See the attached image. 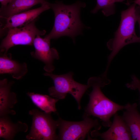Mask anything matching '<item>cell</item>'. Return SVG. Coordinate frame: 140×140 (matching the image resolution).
Returning <instances> with one entry per match:
<instances>
[{"label":"cell","instance_id":"6da1fadb","mask_svg":"<svg viewBox=\"0 0 140 140\" xmlns=\"http://www.w3.org/2000/svg\"><path fill=\"white\" fill-rule=\"evenodd\" d=\"M48 4L53 11L54 21L51 31L45 38L50 40L67 36L74 41L75 37L82 34L85 27L80 18V10L85 7V3L77 1L72 4L66 5L62 1H57L54 3L48 2Z\"/></svg>","mask_w":140,"mask_h":140},{"label":"cell","instance_id":"7a4b0ae2","mask_svg":"<svg viewBox=\"0 0 140 140\" xmlns=\"http://www.w3.org/2000/svg\"><path fill=\"white\" fill-rule=\"evenodd\" d=\"M109 83L106 77L102 76L92 77L88 79L87 84L92 88V90L89 94V101L84 114L99 118L102 121V125L106 127L111 126V117L117 111L124 108V106L111 101L102 92L101 88Z\"/></svg>","mask_w":140,"mask_h":140},{"label":"cell","instance_id":"3957f363","mask_svg":"<svg viewBox=\"0 0 140 140\" xmlns=\"http://www.w3.org/2000/svg\"><path fill=\"white\" fill-rule=\"evenodd\" d=\"M133 3L127 9L121 12L120 23L115 33L114 38L107 43V47L111 52L108 57L106 71L113 59L124 46L130 44L140 42V37L136 35L135 29L139 7Z\"/></svg>","mask_w":140,"mask_h":140},{"label":"cell","instance_id":"277c9868","mask_svg":"<svg viewBox=\"0 0 140 140\" xmlns=\"http://www.w3.org/2000/svg\"><path fill=\"white\" fill-rule=\"evenodd\" d=\"M44 75L50 77L54 83V86L48 89L50 96L59 100H62L65 98L67 94H70L77 102L78 109H81V99L87 89L90 87L89 85L81 84L74 80L72 72L61 75L46 72Z\"/></svg>","mask_w":140,"mask_h":140},{"label":"cell","instance_id":"5b68a950","mask_svg":"<svg viewBox=\"0 0 140 140\" xmlns=\"http://www.w3.org/2000/svg\"><path fill=\"white\" fill-rule=\"evenodd\" d=\"M83 120L78 122L65 121L59 118L57 120L59 132L57 139L83 140L91 129L99 130L101 126L97 119H93L83 114Z\"/></svg>","mask_w":140,"mask_h":140},{"label":"cell","instance_id":"8992f818","mask_svg":"<svg viewBox=\"0 0 140 140\" xmlns=\"http://www.w3.org/2000/svg\"><path fill=\"white\" fill-rule=\"evenodd\" d=\"M32 122L29 133L26 135L28 140H57L56 133L58 128L57 121L54 120L50 114L40 111L37 109L29 111Z\"/></svg>","mask_w":140,"mask_h":140},{"label":"cell","instance_id":"52a82bcc","mask_svg":"<svg viewBox=\"0 0 140 140\" xmlns=\"http://www.w3.org/2000/svg\"><path fill=\"white\" fill-rule=\"evenodd\" d=\"M37 18L28 24L20 27H15L9 30L6 36L1 42L0 52L7 54L11 47L18 45H33V41L37 35H44L45 30H39L35 25Z\"/></svg>","mask_w":140,"mask_h":140},{"label":"cell","instance_id":"ba28073f","mask_svg":"<svg viewBox=\"0 0 140 140\" xmlns=\"http://www.w3.org/2000/svg\"><path fill=\"white\" fill-rule=\"evenodd\" d=\"M50 41L45 37L42 38L37 35L34 39L33 45L35 51L30 52L31 56L39 60L45 64L44 70L47 72L52 73L54 69V61L59 58L56 50L50 47Z\"/></svg>","mask_w":140,"mask_h":140},{"label":"cell","instance_id":"9c48e42d","mask_svg":"<svg viewBox=\"0 0 140 140\" xmlns=\"http://www.w3.org/2000/svg\"><path fill=\"white\" fill-rule=\"evenodd\" d=\"M114 116L113 122L107 130L100 133L95 129L91 132V136L104 140H132L130 129L122 117L117 113Z\"/></svg>","mask_w":140,"mask_h":140},{"label":"cell","instance_id":"30bf717a","mask_svg":"<svg viewBox=\"0 0 140 140\" xmlns=\"http://www.w3.org/2000/svg\"><path fill=\"white\" fill-rule=\"evenodd\" d=\"M14 83V81H9L6 78L0 81V117L16 114L12 109L17 102L16 95L10 90Z\"/></svg>","mask_w":140,"mask_h":140},{"label":"cell","instance_id":"8fae6325","mask_svg":"<svg viewBox=\"0 0 140 140\" xmlns=\"http://www.w3.org/2000/svg\"><path fill=\"white\" fill-rule=\"evenodd\" d=\"M41 5L40 7L28 10L8 17L6 19V22L3 29L25 26L36 19L42 12L50 9L47 2Z\"/></svg>","mask_w":140,"mask_h":140},{"label":"cell","instance_id":"7c38bea8","mask_svg":"<svg viewBox=\"0 0 140 140\" xmlns=\"http://www.w3.org/2000/svg\"><path fill=\"white\" fill-rule=\"evenodd\" d=\"M27 64L25 62L20 63L8 57L7 54H1L0 74H11L17 80L20 79L27 72Z\"/></svg>","mask_w":140,"mask_h":140},{"label":"cell","instance_id":"4fadbf2b","mask_svg":"<svg viewBox=\"0 0 140 140\" xmlns=\"http://www.w3.org/2000/svg\"><path fill=\"white\" fill-rule=\"evenodd\" d=\"M136 103H128L124 106L122 117L128 125L132 140H140V114Z\"/></svg>","mask_w":140,"mask_h":140},{"label":"cell","instance_id":"5bb4252c","mask_svg":"<svg viewBox=\"0 0 140 140\" xmlns=\"http://www.w3.org/2000/svg\"><path fill=\"white\" fill-rule=\"evenodd\" d=\"M47 2L46 0H12L6 6L1 7L0 17L6 19L15 14L28 10L33 6Z\"/></svg>","mask_w":140,"mask_h":140},{"label":"cell","instance_id":"9a60e30c","mask_svg":"<svg viewBox=\"0 0 140 140\" xmlns=\"http://www.w3.org/2000/svg\"><path fill=\"white\" fill-rule=\"evenodd\" d=\"M7 116L0 118V138L5 140L12 139L18 133L27 131L28 126L26 123L20 121L14 123Z\"/></svg>","mask_w":140,"mask_h":140},{"label":"cell","instance_id":"2e32d148","mask_svg":"<svg viewBox=\"0 0 140 140\" xmlns=\"http://www.w3.org/2000/svg\"><path fill=\"white\" fill-rule=\"evenodd\" d=\"M26 94L34 104L45 113L51 114L56 112L55 104L59 99L47 95L33 92H28Z\"/></svg>","mask_w":140,"mask_h":140},{"label":"cell","instance_id":"e0dca14e","mask_svg":"<svg viewBox=\"0 0 140 140\" xmlns=\"http://www.w3.org/2000/svg\"><path fill=\"white\" fill-rule=\"evenodd\" d=\"M125 0H96L97 3L95 7L90 12L95 14L98 11L102 9V12L106 17L113 15L115 13L116 2H122Z\"/></svg>","mask_w":140,"mask_h":140},{"label":"cell","instance_id":"ac0fdd59","mask_svg":"<svg viewBox=\"0 0 140 140\" xmlns=\"http://www.w3.org/2000/svg\"><path fill=\"white\" fill-rule=\"evenodd\" d=\"M132 81L126 84L127 87L132 90H137L140 96V80L135 75L131 76Z\"/></svg>","mask_w":140,"mask_h":140},{"label":"cell","instance_id":"d6986e66","mask_svg":"<svg viewBox=\"0 0 140 140\" xmlns=\"http://www.w3.org/2000/svg\"><path fill=\"white\" fill-rule=\"evenodd\" d=\"M137 22L138 24L140 30V6H139L137 13Z\"/></svg>","mask_w":140,"mask_h":140},{"label":"cell","instance_id":"ffe728a7","mask_svg":"<svg viewBox=\"0 0 140 140\" xmlns=\"http://www.w3.org/2000/svg\"><path fill=\"white\" fill-rule=\"evenodd\" d=\"M12 0H0L2 7L6 6Z\"/></svg>","mask_w":140,"mask_h":140},{"label":"cell","instance_id":"44dd1931","mask_svg":"<svg viewBox=\"0 0 140 140\" xmlns=\"http://www.w3.org/2000/svg\"><path fill=\"white\" fill-rule=\"evenodd\" d=\"M134 3L137 5H139L140 6V0H134L132 1V0H128L127 3L126 4L127 5H129L130 3Z\"/></svg>","mask_w":140,"mask_h":140}]
</instances>
